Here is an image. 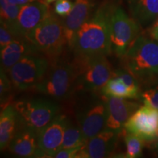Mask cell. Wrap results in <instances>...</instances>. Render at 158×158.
Listing matches in <instances>:
<instances>
[{
  "label": "cell",
  "instance_id": "obj_3",
  "mask_svg": "<svg viewBox=\"0 0 158 158\" xmlns=\"http://www.w3.org/2000/svg\"><path fill=\"white\" fill-rule=\"evenodd\" d=\"M33 50L55 56L68 44L63 22L50 13L38 26L25 37Z\"/></svg>",
  "mask_w": 158,
  "mask_h": 158
},
{
  "label": "cell",
  "instance_id": "obj_8",
  "mask_svg": "<svg viewBox=\"0 0 158 158\" xmlns=\"http://www.w3.org/2000/svg\"><path fill=\"white\" fill-rule=\"evenodd\" d=\"M139 23L131 19L121 7L117 6L110 23V42L112 51L124 57L140 31Z\"/></svg>",
  "mask_w": 158,
  "mask_h": 158
},
{
  "label": "cell",
  "instance_id": "obj_25",
  "mask_svg": "<svg viewBox=\"0 0 158 158\" xmlns=\"http://www.w3.org/2000/svg\"><path fill=\"white\" fill-rule=\"evenodd\" d=\"M143 103L148 104L158 109V82L141 93Z\"/></svg>",
  "mask_w": 158,
  "mask_h": 158
},
{
  "label": "cell",
  "instance_id": "obj_5",
  "mask_svg": "<svg viewBox=\"0 0 158 158\" xmlns=\"http://www.w3.org/2000/svg\"><path fill=\"white\" fill-rule=\"evenodd\" d=\"M76 86L84 90H98L103 87L113 76L111 66L106 56L76 58Z\"/></svg>",
  "mask_w": 158,
  "mask_h": 158
},
{
  "label": "cell",
  "instance_id": "obj_7",
  "mask_svg": "<svg viewBox=\"0 0 158 158\" xmlns=\"http://www.w3.org/2000/svg\"><path fill=\"white\" fill-rule=\"evenodd\" d=\"M49 68L48 59L30 54L23 57L8 71L13 86L25 90L36 86L42 81Z\"/></svg>",
  "mask_w": 158,
  "mask_h": 158
},
{
  "label": "cell",
  "instance_id": "obj_10",
  "mask_svg": "<svg viewBox=\"0 0 158 158\" xmlns=\"http://www.w3.org/2000/svg\"><path fill=\"white\" fill-rule=\"evenodd\" d=\"M50 13L48 4L45 0H36L22 6L15 26L17 37L25 38Z\"/></svg>",
  "mask_w": 158,
  "mask_h": 158
},
{
  "label": "cell",
  "instance_id": "obj_16",
  "mask_svg": "<svg viewBox=\"0 0 158 158\" xmlns=\"http://www.w3.org/2000/svg\"><path fill=\"white\" fill-rule=\"evenodd\" d=\"M93 6L92 0H75L72 10L62 21L67 42L70 47L72 46L77 31L89 19Z\"/></svg>",
  "mask_w": 158,
  "mask_h": 158
},
{
  "label": "cell",
  "instance_id": "obj_11",
  "mask_svg": "<svg viewBox=\"0 0 158 158\" xmlns=\"http://www.w3.org/2000/svg\"><path fill=\"white\" fill-rule=\"evenodd\" d=\"M68 118L64 115H57L52 122L38 133L39 147L45 157H54L62 149Z\"/></svg>",
  "mask_w": 158,
  "mask_h": 158
},
{
  "label": "cell",
  "instance_id": "obj_17",
  "mask_svg": "<svg viewBox=\"0 0 158 158\" xmlns=\"http://www.w3.org/2000/svg\"><path fill=\"white\" fill-rule=\"evenodd\" d=\"M34 53L35 51L27 39L15 40L1 49V68L8 72L23 57Z\"/></svg>",
  "mask_w": 158,
  "mask_h": 158
},
{
  "label": "cell",
  "instance_id": "obj_6",
  "mask_svg": "<svg viewBox=\"0 0 158 158\" xmlns=\"http://www.w3.org/2000/svg\"><path fill=\"white\" fill-rule=\"evenodd\" d=\"M13 107L24 127L38 133L54 119L59 112L56 104L43 99L19 100Z\"/></svg>",
  "mask_w": 158,
  "mask_h": 158
},
{
  "label": "cell",
  "instance_id": "obj_14",
  "mask_svg": "<svg viewBox=\"0 0 158 158\" xmlns=\"http://www.w3.org/2000/svg\"><path fill=\"white\" fill-rule=\"evenodd\" d=\"M79 127L86 139L98 135L106 128L107 106L106 102H98L78 116Z\"/></svg>",
  "mask_w": 158,
  "mask_h": 158
},
{
  "label": "cell",
  "instance_id": "obj_12",
  "mask_svg": "<svg viewBox=\"0 0 158 158\" xmlns=\"http://www.w3.org/2000/svg\"><path fill=\"white\" fill-rule=\"evenodd\" d=\"M119 134V132L106 128L86 141L78 152L77 157H108L115 149Z\"/></svg>",
  "mask_w": 158,
  "mask_h": 158
},
{
  "label": "cell",
  "instance_id": "obj_20",
  "mask_svg": "<svg viewBox=\"0 0 158 158\" xmlns=\"http://www.w3.org/2000/svg\"><path fill=\"white\" fill-rule=\"evenodd\" d=\"M102 92L106 97H115L126 99L137 98L135 94L128 88L118 77L111 78L102 88Z\"/></svg>",
  "mask_w": 158,
  "mask_h": 158
},
{
  "label": "cell",
  "instance_id": "obj_18",
  "mask_svg": "<svg viewBox=\"0 0 158 158\" xmlns=\"http://www.w3.org/2000/svg\"><path fill=\"white\" fill-rule=\"evenodd\" d=\"M132 16L142 26L151 23L158 18V0H127Z\"/></svg>",
  "mask_w": 158,
  "mask_h": 158
},
{
  "label": "cell",
  "instance_id": "obj_30",
  "mask_svg": "<svg viewBox=\"0 0 158 158\" xmlns=\"http://www.w3.org/2000/svg\"><path fill=\"white\" fill-rule=\"evenodd\" d=\"M150 35L154 40H158V19L152 27L151 30H150Z\"/></svg>",
  "mask_w": 158,
  "mask_h": 158
},
{
  "label": "cell",
  "instance_id": "obj_26",
  "mask_svg": "<svg viewBox=\"0 0 158 158\" xmlns=\"http://www.w3.org/2000/svg\"><path fill=\"white\" fill-rule=\"evenodd\" d=\"M5 71L1 68L0 74V96H1V106L5 104V102L9 98V94L11 91L12 84L10 78L7 77Z\"/></svg>",
  "mask_w": 158,
  "mask_h": 158
},
{
  "label": "cell",
  "instance_id": "obj_4",
  "mask_svg": "<svg viewBox=\"0 0 158 158\" xmlns=\"http://www.w3.org/2000/svg\"><path fill=\"white\" fill-rule=\"evenodd\" d=\"M77 68L76 64L60 62L54 64L40 82L35 86L37 92L56 99L68 96L73 86H76Z\"/></svg>",
  "mask_w": 158,
  "mask_h": 158
},
{
  "label": "cell",
  "instance_id": "obj_13",
  "mask_svg": "<svg viewBox=\"0 0 158 158\" xmlns=\"http://www.w3.org/2000/svg\"><path fill=\"white\" fill-rule=\"evenodd\" d=\"M105 102L107 106L106 128L119 133L130 116L140 107L139 104L126 98L106 96Z\"/></svg>",
  "mask_w": 158,
  "mask_h": 158
},
{
  "label": "cell",
  "instance_id": "obj_2",
  "mask_svg": "<svg viewBox=\"0 0 158 158\" xmlns=\"http://www.w3.org/2000/svg\"><path fill=\"white\" fill-rule=\"evenodd\" d=\"M124 59L127 70L138 81L150 86L158 82V42L138 36Z\"/></svg>",
  "mask_w": 158,
  "mask_h": 158
},
{
  "label": "cell",
  "instance_id": "obj_33",
  "mask_svg": "<svg viewBox=\"0 0 158 158\" xmlns=\"http://www.w3.org/2000/svg\"><path fill=\"white\" fill-rule=\"evenodd\" d=\"M156 149H157V150L158 151V141L156 143Z\"/></svg>",
  "mask_w": 158,
  "mask_h": 158
},
{
  "label": "cell",
  "instance_id": "obj_27",
  "mask_svg": "<svg viewBox=\"0 0 158 158\" xmlns=\"http://www.w3.org/2000/svg\"><path fill=\"white\" fill-rule=\"evenodd\" d=\"M74 3L71 0H56L54 4V12L59 16L66 17L72 10Z\"/></svg>",
  "mask_w": 158,
  "mask_h": 158
},
{
  "label": "cell",
  "instance_id": "obj_34",
  "mask_svg": "<svg viewBox=\"0 0 158 158\" xmlns=\"http://www.w3.org/2000/svg\"><path fill=\"white\" fill-rule=\"evenodd\" d=\"M157 42H158V40H157Z\"/></svg>",
  "mask_w": 158,
  "mask_h": 158
},
{
  "label": "cell",
  "instance_id": "obj_1",
  "mask_svg": "<svg viewBox=\"0 0 158 158\" xmlns=\"http://www.w3.org/2000/svg\"><path fill=\"white\" fill-rule=\"evenodd\" d=\"M116 7L115 0H106L78 29L71 46L76 58L107 56L111 53L110 23Z\"/></svg>",
  "mask_w": 158,
  "mask_h": 158
},
{
  "label": "cell",
  "instance_id": "obj_9",
  "mask_svg": "<svg viewBox=\"0 0 158 158\" xmlns=\"http://www.w3.org/2000/svg\"><path fill=\"white\" fill-rule=\"evenodd\" d=\"M124 129L143 141L158 139V109L144 103L130 116Z\"/></svg>",
  "mask_w": 158,
  "mask_h": 158
},
{
  "label": "cell",
  "instance_id": "obj_31",
  "mask_svg": "<svg viewBox=\"0 0 158 158\" xmlns=\"http://www.w3.org/2000/svg\"><path fill=\"white\" fill-rule=\"evenodd\" d=\"M10 2L15 5H19L22 7V6L27 5V4L32 2L36 1V0H8Z\"/></svg>",
  "mask_w": 158,
  "mask_h": 158
},
{
  "label": "cell",
  "instance_id": "obj_22",
  "mask_svg": "<svg viewBox=\"0 0 158 158\" xmlns=\"http://www.w3.org/2000/svg\"><path fill=\"white\" fill-rule=\"evenodd\" d=\"M87 140L84 137L80 127L68 123L63 138L62 149H69L82 147L86 143Z\"/></svg>",
  "mask_w": 158,
  "mask_h": 158
},
{
  "label": "cell",
  "instance_id": "obj_19",
  "mask_svg": "<svg viewBox=\"0 0 158 158\" xmlns=\"http://www.w3.org/2000/svg\"><path fill=\"white\" fill-rule=\"evenodd\" d=\"M18 120L19 117L13 106H7L2 110L0 115V148L2 150L9 147L17 132Z\"/></svg>",
  "mask_w": 158,
  "mask_h": 158
},
{
  "label": "cell",
  "instance_id": "obj_23",
  "mask_svg": "<svg viewBox=\"0 0 158 158\" xmlns=\"http://www.w3.org/2000/svg\"><path fill=\"white\" fill-rule=\"evenodd\" d=\"M124 141L126 144L125 157L127 158H136L141 157L143 150V140L133 135L127 133L124 135Z\"/></svg>",
  "mask_w": 158,
  "mask_h": 158
},
{
  "label": "cell",
  "instance_id": "obj_15",
  "mask_svg": "<svg viewBox=\"0 0 158 158\" xmlns=\"http://www.w3.org/2000/svg\"><path fill=\"white\" fill-rule=\"evenodd\" d=\"M9 149L13 155L21 157H45L39 147L38 132L27 127L16 132Z\"/></svg>",
  "mask_w": 158,
  "mask_h": 158
},
{
  "label": "cell",
  "instance_id": "obj_29",
  "mask_svg": "<svg viewBox=\"0 0 158 158\" xmlns=\"http://www.w3.org/2000/svg\"><path fill=\"white\" fill-rule=\"evenodd\" d=\"M82 147L69 148V149H61L58 152L54 155V157H56V158L77 157L78 154L79 152H80V150L81 149Z\"/></svg>",
  "mask_w": 158,
  "mask_h": 158
},
{
  "label": "cell",
  "instance_id": "obj_21",
  "mask_svg": "<svg viewBox=\"0 0 158 158\" xmlns=\"http://www.w3.org/2000/svg\"><path fill=\"white\" fill-rule=\"evenodd\" d=\"M0 7L1 24L7 27L17 37L15 34V26L21 7L13 5L8 0H0Z\"/></svg>",
  "mask_w": 158,
  "mask_h": 158
},
{
  "label": "cell",
  "instance_id": "obj_24",
  "mask_svg": "<svg viewBox=\"0 0 158 158\" xmlns=\"http://www.w3.org/2000/svg\"><path fill=\"white\" fill-rule=\"evenodd\" d=\"M114 75L121 78L124 84L128 86V88L135 94L137 98H139L141 96L138 81L130 72H128L127 70L125 71L119 70L116 71Z\"/></svg>",
  "mask_w": 158,
  "mask_h": 158
},
{
  "label": "cell",
  "instance_id": "obj_32",
  "mask_svg": "<svg viewBox=\"0 0 158 158\" xmlns=\"http://www.w3.org/2000/svg\"><path fill=\"white\" fill-rule=\"evenodd\" d=\"M45 1H46V2L48 4H51V3H52L53 2H54V1H56V0H45Z\"/></svg>",
  "mask_w": 158,
  "mask_h": 158
},
{
  "label": "cell",
  "instance_id": "obj_28",
  "mask_svg": "<svg viewBox=\"0 0 158 158\" xmlns=\"http://www.w3.org/2000/svg\"><path fill=\"white\" fill-rule=\"evenodd\" d=\"M16 39L19 38H18L7 27L1 24V27H0V48L1 49Z\"/></svg>",
  "mask_w": 158,
  "mask_h": 158
}]
</instances>
